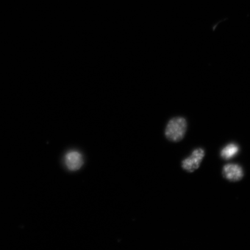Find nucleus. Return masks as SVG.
I'll return each mask as SVG.
<instances>
[{"label":"nucleus","mask_w":250,"mask_h":250,"mask_svg":"<svg viewBox=\"0 0 250 250\" xmlns=\"http://www.w3.org/2000/svg\"><path fill=\"white\" fill-rule=\"evenodd\" d=\"M187 125L185 118L177 117L171 119L166 127V137L171 142H180L186 136Z\"/></svg>","instance_id":"nucleus-1"},{"label":"nucleus","mask_w":250,"mask_h":250,"mask_svg":"<svg viewBox=\"0 0 250 250\" xmlns=\"http://www.w3.org/2000/svg\"><path fill=\"white\" fill-rule=\"evenodd\" d=\"M205 156L204 149L202 148H196L193 150L189 157L184 159L181 163V167L188 173H193L198 169Z\"/></svg>","instance_id":"nucleus-2"},{"label":"nucleus","mask_w":250,"mask_h":250,"mask_svg":"<svg viewBox=\"0 0 250 250\" xmlns=\"http://www.w3.org/2000/svg\"><path fill=\"white\" fill-rule=\"evenodd\" d=\"M223 176L230 182H237L241 181L244 177L243 168L240 165L234 164H228L223 168Z\"/></svg>","instance_id":"nucleus-3"},{"label":"nucleus","mask_w":250,"mask_h":250,"mask_svg":"<svg viewBox=\"0 0 250 250\" xmlns=\"http://www.w3.org/2000/svg\"><path fill=\"white\" fill-rule=\"evenodd\" d=\"M65 165L70 171H77L80 169L83 164V158L80 152L70 151L65 155Z\"/></svg>","instance_id":"nucleus-4"},{"label":"nucleus","mask_w":250,"mask_h":250,"mask_svg":"<svg viewBox=\"0 0 250 250\" xmlns=\"http://www.w3.org/2000/svg\"><path fill=\"white\" fill-rule=\"evenodd\" d=\"M239 151L240 148L237 144L234 143L228 144L222 149L220 152L221 157L224 160H229L236 156Z\"/></svg>","instance_id":"nucleus-5"}]
</instances>
